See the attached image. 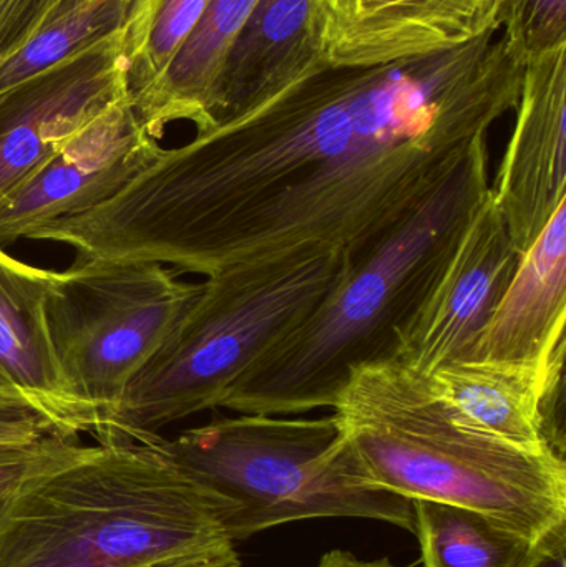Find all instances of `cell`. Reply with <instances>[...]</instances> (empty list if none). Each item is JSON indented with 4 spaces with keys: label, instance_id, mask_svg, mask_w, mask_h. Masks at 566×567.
Wrapping results in <instances>:
<instances>
[{
    "label": "cell",
    "instance_id": "ac0fdd59",
    "mask_svg": "<svg viewBox=\"0 0 566 567\" xmlns=\"http://www.w3.org/2000/svg\"><path fill=\"white\" fill-rule=\"evenodd\" d=\"M414 535L425 567H521L534 542L482 513L414 499Z\"/></svg>",
    "mask_w": 566,
    "mask_h": 567
},
{
    "label": "cell",
    "instance_id": "4316f807",
    "mask_svg": "<svg viewBox=\"0 0 566 567\" xmlns=\"http://www.w3.org/2000/svg\"><path fill=\"white\" fill-rule=\"evenodd\" d=\"M316 567H398L392 565L388 558L374 559V561H364L359 559L358 556L352 555L349 551H341V549H335V551L326 553L321 559H319L318 566Z\"/></svg>",
    "mask_w": 566,
    "mask_h": 567
},
{
    "label": "cell",
    "instance_id": "52a82bcc",
    "mask_svg": "<svg viewBox=\"0 0 566 567\" xmlns=\"http://www.w3.org/2000/svg\"><path fill=\"white\" fill-rule=\"evenodd\" d=\"M202 289L158 262H73L56 272L45 307L50 339L66 385L102 415L103 432L133 377Z\"/></svg>",
    "mask_w": 566,
    "mask_h": 567
},
{
    "label": "cell",
    "instance_id": "7c38bea8",
    "mask_svg": "<svg viewBox=\"0 0 566 567\" xmlns=\"http://www.w3.org/2000/svg\"><path fill=\"white\" fill-rule=\"evenodd\" d=\"M55 278L0 246V410L35 416L62 439L99 440L102 415L73 395L50 339L45 307Z\"/></svg>",
    "mask_w": 566,
    "mask_h": 567
},
{
    "label": "cell",
    "instance_id": "277c9868",
    "mask_svg": "<svg viewBox=\"0 0 566 567\" xmlns=\"http://www.w3.org/2000/svg\"><path fill=\"white\" fill-rule=\"evenodd\" d=\"M331 409L372 485L474 509L532 542L566 522L565 458L465 425L424 373L392 359L366 363Z\"/></svg>",
    "mask_w": 566,
    "mask_h": 567
},
{
    "label": "cell",
    "instance_id": "cb8c5ba5",
    "mask_svg": "<svg viewBox=\"0 0 566 567\" xmlns=\"http://www.w3.org/2000/svg\"><path fill=\"white\" fill-rule=\"evenodd\" d=\"M47 435L52 433L35 416L0 410V446L29 445Z\"/></svg>",
    "mask_w": 566,
    "mask_h": 567
},
{
    "label": "cell",
    "instance_id": "7a4b0ae2",
    "mask_svg": "<svg viewBox=\"0 0 566 567\" xmlns=\"http://www.w3.org/2000/svg\"><path fill=\"white\" fill-rule=\"evenodd\" d=\"M0 567H241L202 485L153 446H86L0 519Z\"/></svg>",
    "mask_w": 566,
    "mask_h": 567
},
{
    "label": "cell",
    "instance_id": "3957f363",
    "mask_svg": "<svg viewBox=\"0 0 566 567\" xmlns=\"http://www.w3.org/2000/svg\"><path fill=\"white\" fill-rule=\"evenodd\" d=\"M488 165L491 152L477 153L352 262L318 309L263 353L219 406L243 415L331 409L352 370L391 359L399 330L447 265L487 195Z\"/></svg>",
    "mask_w": 566,
    "mask_h": 567
},
{
    "label": "cell",
    "instance_id": "484cf974",
    "mask_svg": "<svg viewBox=\"0 0 566 567\" xmlns=\"http://www.w3.org/2000/svg\"><path fill=\"white\" fill-rule=\"evenodd\" d=\"M159 3H162V0H135L133 2L128 37H126V47L130 50L128 55H133L142 47L146 30H148Z\"/></svg>",
    "mask_w": 566,
    "mask_h": 567
},
{
    "label": "cell",
    "instance_id": "44dd1931",
    "mask_svg": "<svg viewBox=\"0 0 566 567\" xmlns=\"http://www.w3.org/2000/svg\"><path fill=\"white\" fill-rule=\"evenodd\" d=\"M498 20L525 63L566 43V0H502Z\"/></svg>",
    "mask_w": 566,
    "mask_h": 567
},
{
    "label": "cell",
    "instance_id": "ffe728a7",
    "mask_svg": "<svg viewBox=\"0 0 566 567\" xmlns=\"http://www.w3.org/2000/svg\"><path fill=\"white\" fill-rule=\"evenodd\" d=\"M209 0H162L142 47L128 59L130 100L145 92L172 62Z\"/></svg>",
    "mask_w": 566,
    "mask_h": 567
},
{
    "label": "cell",
    "instance_id": "8992f818",
    "mask_svg": "<svg viewBox=\"0 0 566 567\" xmlns=\"http://www.w3.org/2000/svg\"><path fill=\"white\" fill-rule=\"evenodd\" d=\"M150 445L202 485L235 543L286 523L361 518L414 533L412 499L372 485L335 415L222 416Z\"/></svg>",
    "mask_w": 566,
    "mask_h": 567
},
{
    "label": "cell",
    "instance_id": "2e32d148",
    "mask_svg": "<svg viewBox=\"0 0 566 567\" xmlns=\"http://www.w3.org/2000/svg\"><path fill=\"white\" fill-rule=\"evenodd\" d=\"M329 65L326 0H258L229 53L219 116Z\"/></svg>",
    "mask_w": 566,
    "mask_h": 567
},
{
    "label": "cell",
    "instance_id": "9c48e42d",
    "mask_svg": "<svg viewBox=\"0 0 566 567\" xmlns=\"http://www.w3.org/2000/svg\"><path fill=\"white\" fill-rule=\"evenodd\" d=\"M126 35L0 95V203L83 126L128 96Z\"/></svg>",
    "mask_w": 566,
    "mask_h": 567
},
{
    "label": "cell",
    "instance_id": "30bf717a",
    "mask_svg": "<svg viewBox=\"0 0 566 567\" xmlns=\"http://www.w3.org/2000/svg\"><path fill=\"white\" fill-rule=\"evenodd\" d=\"M163 148L140 125L130 95L100 113L6 202L0 246L29 229L95 208L152 165Z\"/></svg>",
    "mask_w": 566,
    "mask_h": 567
},
{
    "label": "cell",
    "instance_id": "d6986e66",
    "mask_svg": "<svg viewBox=\"0 0 566 567\" xmlns=\"http://www.w3.org/2000/svg\"><path fill=\"white\" fill-rule=\"evenodd\" d=\"M135 0H92L72 16L43 30L0 69V95L66 60L128 33Z\"/></svg>",
    "mask_w": 566,
    "mask_h": 567
},
{
    "label": "cell",
    "instance_id": "e0dca14e",
    "mask_svg": "<svg viewBox=\"0 0 566 567\" xmlns=\"http://www.w3.org/2000/svg\"><path fill=\"white\" fill-rule=\"evenodd\" d=\"M256 2L209 0L165 72L130 100L150 136L162 138L169 123L192 122L203 132L218 120L226 63Z\"/></svg>",
    "mask_w": 566,
    "mask_h": 567
},
{
    "label": "cell",
    "instance_id": "7402d4cb",
    "mask_svg": "<svg viewBox=\"0 0 566 567\" xmlns=\"http://www.w3.org/2000/svg\"><path fill=\"white\" fill-rule=\"evenodd\" d=\"M85 449L76 440L56 435L43 436L29 445L0 446V519L30 478L59 463L75 458Z\"/></svg>",
    "mask_w": 566,
    "mask_h": 567
},
{
    "label": "cell",
    "instance_id": "5b68a950",
    "mask_svg": "<svg viewBox=\"0 0 566 567\" xmlns=\"http://www.w3.org/2000/svg\"><path fill=\"white\" fill-rule=\"evenodd\" d=\"M352 265L306 248L206 276L152 359L106 416L100 445L145 443L169 423L222 405L233 383L305 322Z\"/></svg>",
    "mask_w": 566,
    "mask_h": 567
},
{
    "label": "cell",
    "instance_id": "603a6c76",
    "mask_svg": "<svg viewBox=\"0 0 566 567\" xmlns=\"http://www.w3.org/2000/svg\"><path fill=\"white\" fill-rule=\"evenodd\" d=\"M92 0H0V69L37 35Z\"/></svg>",
    "mask_w": 566,
    "mask_h": 567
},
{
    "label": "cell",
    "instance_id": "4fadbf2b",
    "mask_svg": "<svg viewBox=\"0 0 566 567\" xmlns=\"http://www.w3.org/2000/svg\"><path fill=\"white\" fill-rule=\"evenodd\" d=\"M502 0H326L329 62L391 65L501 30Z\"/></svg>",
    "mask_w": 566,
    "mask_h": 567
},
{
    "label": "cell",
    "instance_id": "6da1fadb",
    "mask_svg": "<svg viewBox=\"0 0 566 567\" xmlns=\"http://www.w3.org/2000/svg\"><path fill=\"white\" fill-rule=\"evenodd\" d=\"M495 35L391 65H329L225 113L76 216L83 255L205 276L306 248L358 261L517 109L525 62Z\"/></svg>",
    "mask_w": 566,
    "mask_h": 567
},
{
    "label": "cell",
    "instance_id": "d4e9b609",
    "mask_svg": "<svg viewBox=\"0 0 566 567\" xmlns=\"http://www.w3.org/2000/svg\"><path fill=\"white\" fill-rule=\"evenodd\" d=\"M521 567H566V522L535 539Z\"/></svg>",
    "mask_w": 566,
    "mask_h": 567
},
{
    "label": "cell",
    "instance_id": "8fae6325",
    "mask_svg": "<svg viewBox=\"0 0 566 567\" xmlns=\"http://www.w3.org/2000/svg\"><path fill=\"white\" fill-rule=\"evenodd\" d=\"M515 110L491 195L522 256L566 202V43L525 63Z\"/></svg>",
    "mask_w": 566,
    "mask_h": 567
},
{
    "label": "cell",
    "instance_id": "9a60e30c",
    "mask_svg": "<svg viewBox=\"0 0 566 567\" xmlns=\"http://www.w3.org/2000/svg\"><path fill=\"white\" fill-rule=\"evenodd\" d=\"M566 202L521 256L471 359L511 365L565 363Z\"/></svg>",
    "mask_w": 566,
    "mask_h": 567
},
{
    "label": "cell",
    "instance_id": "5bb4252c",
    "mask_svg": "<svg viewBox=\"0 0 566 567\" xmlns=\"http://www.w3.org/2000/svg\"><path fill=\"white\" fill-rule=\"evenodd\" d=\"M449 412L465 425L531 452L565 458L564 419L558 396L564 363L511 365L457 360L429 375Z\"/></svg>",
    "mask_w": 566,
    "mask_h": 567
},
{
    "label": "cell",
    "instance_id": "ba28073f",
    "mask_svg": "<svg viewBox=\"0 0 566 567\" xmlns=\"http://www.w3.org/2000/svg\"><path fill=\"white\" fill-rule=\"evenodd\" d=\"M518 261L521 256L488 188L447 265L399 330L391 359L424 375L471 359Z\"/></svg>",
    "mask_w": 566,
    "mask_h": 567
}]
</instances>
